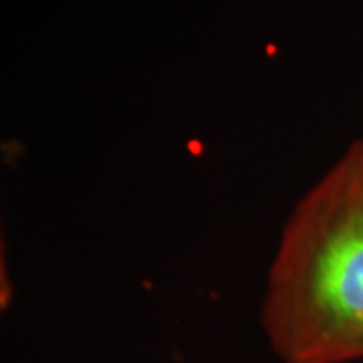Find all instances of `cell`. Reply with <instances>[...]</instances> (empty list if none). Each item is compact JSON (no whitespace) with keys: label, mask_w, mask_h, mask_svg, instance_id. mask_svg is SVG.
<instances>
[{"label":"cell","mask_w":363,"mask_h":363,"mask_svg":"<svg viewBox=\"0 0 363 363\" xmlns=\"http://www.w3.org/2000/svg\"><path fill=\"white\" fill-rule=\"evenodd\" d=\"M260 315L283 363L363 359V140L289 216Z\"/></svg>","instance_id":"6da1fadb"}]
</instances>
